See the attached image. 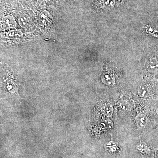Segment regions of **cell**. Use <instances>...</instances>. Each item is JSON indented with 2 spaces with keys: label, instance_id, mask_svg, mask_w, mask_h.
Returning a JSON list of instances; mask_svg holds the SVG:
<instances>
[{
  "label": "cell",
  "instance_id": "cell-1",
  "mask_svg": "<svg viewBox=\"0 0 158 158\" xmlns=\"http://www.w3.org/2000/svg\"><path fill=\"white\" fill-rule=\"evenodd\" d=\"M135 120L136 126L138 128H144L147 125L148 118L144 114H138L136 116Z\"/></svg>",
  "mask_w": 158,
  "mask_h": 158
},
{
  "label": "cell",
  "instance_id": "cell-7",
  "mask_svg": "<svg viewBox=\"0 0 158 158\" xmlns=\"http://www.w3.org/2000/svg\"><path fill=\"white\" fill-rule=\"evenodd\" d=\"M28 20L26 18L24 17H21L20 20V24L22 27H25L28 25Z\"/></svg>",
  "mask_w": 158,
  "mask_h": 158
},
{
  "label": "cell",
  "instance_id": "cell-5",
  "mask_svg": "<svg viewBox=\"0 0 158 158\" xmlns=\"http://www.w3.org/2000/svg\"><path fill=\"white\" fill-rule=\"evenodd\" d=\"M138 93L140 97L144 98L146 97L148 95V90L146 87L144 86H141L138 88Z\"/></svg>",
  "mask_w": 158,
  "mask_h": 158
},
{
  "label": "cell",
  "instance_id": "cell-4",
  "mask_svg": "<svg viewBox=\"0 0 158 158\" xmlns=\"http://www.w3.org/2000/svg\"><path fill=\"white\" fill-rule=\"evenodd\" d=\"M113 108L110 104L105 105L103 108V112L107 116H111L113 113Z\"/></svg>",
  "mask_w": 158,
  "mask_h": 158
},
{
  "label": "cell",
  "instance_id": "cell-6",
  "mask_svg": "<svg viewBox=\"0 0 158 158\" xmlns=\"http://www.w3.org/2000/svg\"><path fill=\"white\" fill-rule=\"evenodd\" d=\"M106 148H109L110 150L112 152H115L118 149L116 144H115V143H113L112 141H111L110 143L107 144L106 147Z\"/></svg>",
  "mask_w": 158,
  "mask_h": 158
},
{
  "label": "cell",
  "instance_id": "cell-3",
  "mask_svg": "<svg viewBox=\"0 0 158 158\" xmlns=\"http://www.w3.org/2000/svg\"><path fill=\"white\" fill-rule=\"evenodd\" d=\"M117 106L119 109L125 110V111L129 110V103L127 101L124 100H121L118 102Z\"/></svg>",
  "mask_w": 158,
  "mask_h": 158
},
{
  "label": "cell",
  "instance_id": "cell-2",
  "mask_svg": "<svg viewBox=\"0 0 158 158\" xmlns=\"http://www.w3.org/2000/svg\"><path fill=\"white\" fill-rule=\"evenodd\" d=\"M2 23L6 28H9L15 27L16 25V23L14 19L10 16L5 17L3 19Z\"/></svg>",
  "mask_w": 158,
  "mask_h": 158
}]
</instances>
